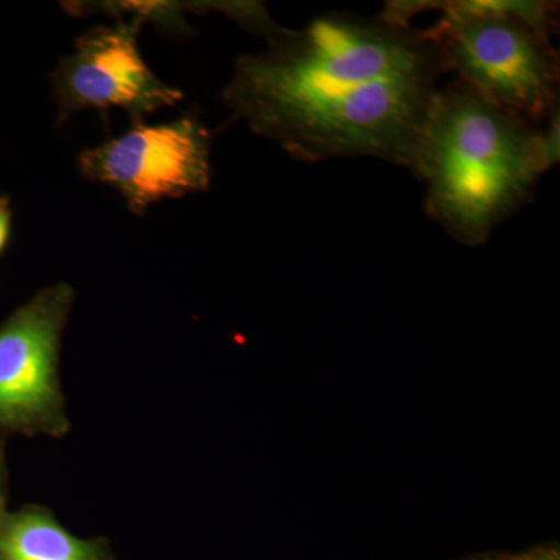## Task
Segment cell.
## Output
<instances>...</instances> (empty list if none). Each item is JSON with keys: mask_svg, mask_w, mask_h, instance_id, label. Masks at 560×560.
I'll use <instances>...</instances> for the list:
<instances>
[{"mask_svg": "<svg viewBox=\"0 0 560 560\" xmlns=\"http://www.w3.org/2000/svg\"><path fill=\"white\" fill-rule=\"evenodd\" d=\"M488 560H521V559H518V556H517V558H499V559H488Z\"/></svg>", "mask_w": 560, "mask_h": 560, "instance_id": "30bf717a", "label": "cell"}, {"mask_svg": "<svg viewBox=\"0 0 560 560\" xmlns=\"http://www.w3.org/2000/svg\"><path fill=\"white\" fill-rule=\"evenodd\" d=\"M11 224V212L7 202L0 201V253L5 248L9 241Z\"/></svg>", "mask_w": 560, "mask_h": 560, "instance_id": "ba28073f", "label": "cell"}, {"mask_svg": "<svg viewBox=\"0 0 560 560\" xmlns=\"http://www.w3.org/2000/svg\"><path fill=\"white\" fill-rule=\"evenodd\" d=\"M550 10L544 3H452L430 33L445 72L452 70L485 101L537 127L558 108Z\"/></svg>", "mask_w": 560, "mask_h": 560, "instance_id": "3957f363", "label": "cell"}, {"mask_svg": "<svg viewBox=\"0 0 560 560\" xmlns=\"http://www.w3.org/2000/svg\"><path fill=\"white\" fill-rule=\"evenodd\" d=\"M552 140L453 80L434 95L410 171L427 213L463 245H482L555 164Z\"/></svg>", "mask_w": 560, "mask_h": 560, "instance_id": "7a4b0ae2", "label": "cell"}, {"mask_svg": "<svg viewBox=\"0 0 560 560\" xmlns=\"http://www.w3.org/2000/svg\"><path fill=\"white\" fill-rule=\"evenodd\" d=\"M0 560H114V555L105 539H80L36 506L0 522Z\"/></svg>", "mask_w": 560, "mask_h": 560, "instance_id": "52a82bcc", "label": "cell"}, {"mask_svg": "<svg viewBox=\"0 0 560 560\" xmlns=\"http://www.w3.org/2000/svg\"><path fill=\"white\" fill-rule=\"evenodd\" d=\"M73 301L69 283H55L0 327V425L50 438L69 433L60 348Z\"/></svg>", "mask_w": 560, "mask_h": 560, "instance_id": "277c9868", "label": "cell"}, {"mask_svg": "<svg viewBox=\"0 0 560 560\" xmlns=\"http://www.w3.org/2000/svg\"><path fill=\"white\" fill-rule=\"evenodd\" d=\"M81 175L117 191L128 209L209 189L210 136L200 120L180 117L168 124L135 127L79 156Z\"/></svg>", "mask_w": 560, "mask_h": 560, "instance_id": "5b68a950", "label": "cell"}, {"mask_svg": "<svg viewBox=\"0 0 560 560\" xmlns=\"http://www.w3.org/2000/svg\"><path fill=\"white\" fill-rule=\"evenodd\" d=\"M521 560H559V551L555 548H537L526 552V555L518 556Z\"/></svg>", "mask_w": 560, "mask_h": 560, "instance_id": "9c48e42d", "label": "cell"}, {"mask_svg": "<svg viewBox=\"0 0 560 560\" xmlns=\"http://www.w3.org/2000/svg\"><path fill=\"white\" fill-rule=\"evenodd\" d=\"M142 22L121 18L80 36L75 50L54 70L58 121L83 109H124L142 119L183 101V92L162 81L138 46Z\"/></svg>", "mask_w": 560, "mask_h": 560, "instance_id": "8992f818", "label": "cell"}, {"mask_svg": "<svg viewBox=\"0 0 560 560\" xmlns=\"http://www.w3.org/2000/svg\"><path fill=\"white\" fill-rule=\"evenodd\" d=\"M242 55L223 91L249 130L304 162L375 158L410 168L445 72L430 31L396 11L329 13L301 31L278 28Z\"/></svg>", "mask_w": 560, "mask_h": 560, "instance_id": "6da1fadb", "label": "cell"}]
</instances>
